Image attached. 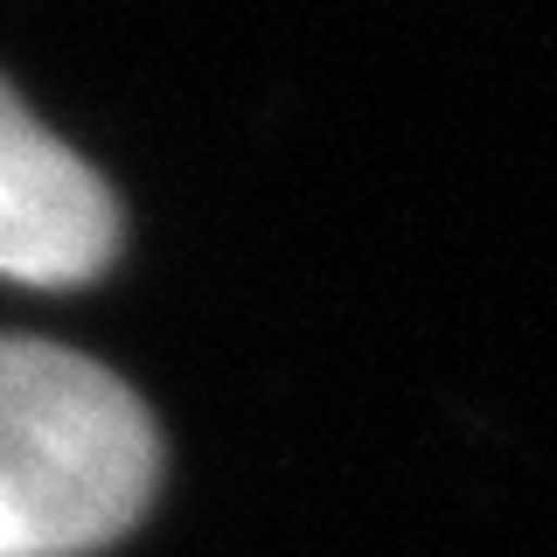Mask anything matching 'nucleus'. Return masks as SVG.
<instances>
[{"label": "nucleus", "instance_id": "1", "mask_svg": "<svg viewBox=\"0 0 557 557\" xmlns=\"http://www.w3.org/2000/svg\"><path fill=\"white\" fill-rule=\"evenodd\" d=\"M161 481L139 397L91 356L0 335V557H84L126 536Z\"/></svg>", "mask_w": 557, "mask_h": 557}, {"label": "nucleus", "instance_id": "2", "mask_svg": "<svg viewBox=\"0 0 557 557\" xmlns=\"http://www.w3.org/2000/svg\"><path fill=\"white\" fill-rule=\"evenodd\" d=\"M119 251V202L22 98L0 84V278L84 286Z\"/></svg>", "mask_w": 557, "mask_h": 557}]
</instances>
